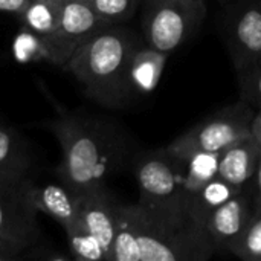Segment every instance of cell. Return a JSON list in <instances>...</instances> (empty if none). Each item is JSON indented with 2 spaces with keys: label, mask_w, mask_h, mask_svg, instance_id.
Instances as JSON below:
<instances>
[{
  "label": "cell",
  "mask_w": 261,
  "mask_h": 261,
  "mask_svg": "<svg viewBox=\"0 0 261 261\" xmlns=\"http://www.w3.org/2000/svg\"><path fill=\"white\" fill-rule=\"evenodd\" d=\"M216 249L190 214L119 205L112 261H206Z\"/></svg>",
  "instance_id": "cell-1"
},
{
  "label": "cell",
  "mask_w": 261,
  "mask_h": 261,
  "mask_svg": "<svg viewBox=\"0 0 261 261\" xmlns=\"http://www.w3.org/2000/svg\"><path fill=\"white\" fill-rule=\"evenodd\" d=\"M47 128L63 151L57 177L76 193L104 187L125 164L127 141L107 122L76 113H61L47 122Z\"/></svg>",
  "instance_id": "cell-2"
},
{
  "label": "cell",
  "mask_w": 261,
  "mask_h": 261,
  "mask_svg": "<svg viewBox=\"0 0 261 261\" xmlns=\"http://www.w3.org/2000/svg\"><path fill=\"white\" fill-rule=\"evenodd\" d=\"M144 43L133 29L110 24L90 37L66 63L86 95L101 106L124 109L132 104L130 66L136 49Z\"/></svg>",
  "instance_id": "cell-3"
},
{
  "label": "cell",
  "mask_w": 261,
  "mask_h": 261,
  "mask_svg": "<svg viewBox=\"0 0 261 261\" xmlns=\"http://www.w3.org/2000/svg\"><path fill=\"white\" fill-rule=\"evenodd\" d=\"M29 176L0 174V261L17 260L43 242Z\"/></svg>",
  "instance_id": "cell-4"
},
{
  "label": "cell",
  "mask_w": 261,
  "mask_h": 261,
  "mask_svg": "<svg viewBox=\"0 0 261 261\" xmlns=\"http://www.w3.org/2000/svg\"><path fill=\"white\" fill-rule=\"evenodd\" d=\"M254 115L252 107L242 99L196 124L164 150L180 161L196 153H222L232 144L251 136Z\"/></svg>",
  "instance_id": "cell-5"
},
{
  "label": "cell",
  "mask_w": 261,
  "mask_h": 261,
  "mask_svg": "<svg viewBox=\"0 0 261 261\" xmlns=\"http://www.w3.org/2000/svg\"><path fill=\"white\" fill-rule=\"evenodd\" d=\"M205 17V0H145L144 41L158 50L171 54L197 32Z\"/></svg>",
  "instance_id": "cell-6"
},
{
  "label": "cell",
  "mask_w": 261,
  "mask_h": 261,
  "mask_svg": "<svg viewBox=\"0 0 261 261\" xmlns=\"http://www.w3.org/2000/svg\"><path fill=\"white\" fill-rule=\"evenodd\" d=\"M139 203L171 214H188L185 208V161L165 150L144 153L135 164Z\"/></svg>",
  "instance_id": "cell-7"
},
{
  "label": "cell",
  "mask_w": 261,
  "mask_h": 261,
  "mask_svg": "<svg viewBox=\"0 0 261 261\" xmlns=\"http://www.w3.org/2000/svg\"><path fill=\"white\" fill-rule=\"evenodd\" d=\"M107 24L86 0H70L63 5L55 32L38 38L44 58L55 66L64 67L73 54L98 31Z\"/></svg>",
  "instance_id": "cell-8"
},
{
  "label": "cell",
  "mask_w": 261,
  "mask_h": 261,
  "mask_svg": "<svg viewBox=\"0 0 261 261\" xmlns=\"http://www.w3.org/2000/svg\"><path fill=\"white\" fill-rule=\"evenodd\" d=\"M226 20V47L237 80L261 58V0H237Z\"/></svg>",
  "instance_id": "cell-9"
},
{
  "label": "cell",
  "mask_w": 261,
  "mask_h": 261,
  "mask_svg": "<svg viewBox=\"0 0 261 261\" xmlns=\"http://www.w3.org/2000/svg\"><path fill=\"white\" fill-rule=\"evenodd\" d=\"M119 205L107 185L78 193L76 223L101 243L107 254V261H112Z\"/></svg>",
  "instance_id": "cell-10"
},
{
  "label": "cell",
  "mask_w": 261,
  "mask_h": 261,
  "mask_svg": "<svg viewBox=\"0 0 261 261\" xmlns=\"http://www.w3.org/2000/svg\"><path fill=\"white\" fill-rule=\"evenodd\" d=\"M254 211V200L248 187L210 213L203 228L216 252L220 251L229 254L234 243L242 237L249 225Z\"/></svg>",
  "instance_id": "cell-11"
},
{
  "label": "cell",
  "mask_w": 261,
  "mask_h": 261,
  "mask_svg": "<svg viewBox=\"0 0 261 261\" xmlns=\"http://www.w3.org/2000/svg\"><path fill=\"white\" fill-rule=\"evenodd\" d=\"M31 200L38 213H43L52 217L63 229H69L76 225L78 220V193L64 185L58 184H46L31 187Z\"/></svg>",
  "instance_id": "cell-12"
},
{
  "label": "cell",
  "mask_w": 261,
  "mask_h": 261,
  "mask_svg": "<svg viewBox=\"0 0 261 261\" xmlns=\"http://www.w3.org/2000/svg\"><path fill=\"white\" fill-rule=\"evenodd\" d=\"M261 156L260 142L251 135L220 153L219 177L225 179L239 190L249 187L258 159Z\"/></svg>",
  "instance_id": "cell-13"
},
{
  "label": "cell",
  "mask_w": 261,
  "mask_h": 261,
  "mask_svg": "<svg viewBox=\"0 0 261 261\" xmlns=\"http://www.w3.org/2000/svg\"><path fill=\"white\" fill-rule=\"evenodd\" d=\"M168 57V52L158 50L145 41L136 49L130 66V86L135 101L156 90Z\"/></svg>",
  "instance_id": "cell-14"
},
{
  "label": "cell",
  "mask_w": 261,
  "mask_h": 261,
  "mask_svg": "<svg viewBox=\"0 0 261 261\" xmlns=\"http://www.w3.org/2000/svg\"><path fill=\"white\" fill-rule=\"evenodd\" d=\"M32 154L24 139L12 128L0 122V174L29 176Z\"/></svg>",
  "instance_id": "cell-15"
},
{
  "label": "cell",
  "mask_w": 261,
  "mask_h": 261,
  "mask_svg": "<svg viewBox=\"0 0 261 261\" xmlns=\"http://www.w3.org/2000/svg\"><path fill=\"white\" fill-rule=\"evenodd\" d=\"M239 191L242 190L236 188L234 185L217 176L187 202V213L203 228L210 213L223 205L225 202H228Z\"/></svg>",
  "instance_id": "cell-16"
},
{
  "label": "cell",
  "mask_w": 261,
  "mask_h": 261,
  "mask_svg": "<svg viewBox=\"0 0 261 261\" xmlns=\"http://www.w3.org/2000/svg\"><path fill=\"white\" fill-rule=\"evenodd\" d=\"M63 5L50 0H29L26 8L18 14L24 29L38 38L52 35L58 26Z\"/></svg>",
  "instance_id": "cell-17"
},
{
  "label": "cell",
  "mask_w": 261,
  "mask_h": 261,
  "mask_svg": "<svg viewBox=\"0 0 261 261\" xmlns=\"http://www.w3.org/2000/svg\"><path fill=\"white\" fill-rule=\"evenodd\" d=\"M219 161L220 153H196L185 159V208L191 197L219 176Z\"/></svg>",
  "instance_id": "cell-18"
},
{
  "label": "cell",
  "mask_w": 261,
  "mask_h": 261,
  "mask_svg": "<svg viewBox=\"0 0 261 261\" xmlns=\"http://www.w3.org/2000/svg\"><path fill=\"white\" fill-rule=\"evenodd\" d=\"M66 237L72 258L80 261H107V254L101 243L78 223L66 229Z\"/></svg>",
  "instance_id": "cell-19"
},
{
  "label": "cell",
  "mask_w": 261,
  "mask_h": 261,
  "mask_svg": "<svg viewBox=\"0 0 261 261\" xmlns=\"http://www.w3.org/2000/svg\"><path fill=\"white\" fill-rule=\"evenodd\" d=\"M229 254L245 261H261V210H255L242 237L234 243Z\"/></svg>",
  "instance_id": "cell-20"
},
{
  "label": "cell",
  "mask_w": 261,
  "mask_h": 261,
  "mask_svg": "<svg viewBox=\"0 0 261 261\" xmlns=\"http://www.w3.org/2000/svg\"><path fill=\"white\" fill-rule=\"evenodd\" d=\"M107 24H122L136 12L141 0H86Z\"/></svg>",
  "instance_id": "cell-21"
},
{
  "label": "cell",
  "mask_w": 261,
  "mask_h": 261,
  "mask_svg": "<svg viewBox=\"0 0 261 261\" xmlns=\"http://www.w3.org/2000/svg\"><path fill=\"white\" fill-rule=\"evenodd\" d=\"M242 99L251 107L261 109V58L242 78H239Z\"/></svg>",
  "instance_id": "cell-22"
},
{
  "label": "cell",
  "mask_w": 261,
  "mask_h": 261,
  "mask_svg": "<svg viewBox=\"0 0 261 261\" xmlns=\"http://www.w3.org/2000/svg\"><path fill=\"white\" fill-rule=\"evenodd\" d=\"M249 191L254 200V208L255 210H261V156L254 173V177L249 184Z\"/></svg>",
  "instance_id": "cell-23"
},
{
  "label": "cell",
  "mask_w": 261,
  "mask_h": 261,
  "mask_svg": "<svg viewBox=\"0 0 261 261\" xmlns=\"http://www.w3.org/2000/svg\"><path fill=\"white\" fill-rule=\"evenodd\" d=\"M28 3L29 0H0V11L18 15L26 8Z\"/></svg>",
  "instance_id": "cell-24"
},
{
  "label": "cell",
  "mask_w": 261,
  "mask_h": 261,
  "mask_svg": "<svg viewBox=\"0 0 261 261\" xmlns=\"http://www.w3.org/2000/svg\"><path fill=\"white\" fill-rule=\"evenodd\" d=\"M251 135L260 142L261 145V109H258V112L254 115V119L251 124Z\"/></svg>",
  "instance_id": "cell-25"
},
{
  "label": "cell",
  "mask_w": 261,
  "mask_h": 261,
  "mask_svg": "<svg viewBox=\"0 0 261 261\" xmlns=\"http://www.w3.org/2000/svg\"><path fill=\"white\" fill-rule=\"evenodd\" d=\"M219 3H222V5H232V3H236L237 0H217Z\"/></svg>",
  "instance_id": "cell-26"
},
{
  "label": "cell",
  "mask_w": 261,
  "mask_h": 261,
  "mask_svg": "<svg viewBox=\"0 0 261 261\" xmlns=\"http://www.w3.org/2000/svg\"><path fill=\"white\" fill-rule=\"evenodd\" d=\"M50 2H57V3H61V5H64V3H67V2H70V0H50Z\"/></svg>",
  "instance_id": "cell-27"
}]
</instances>
